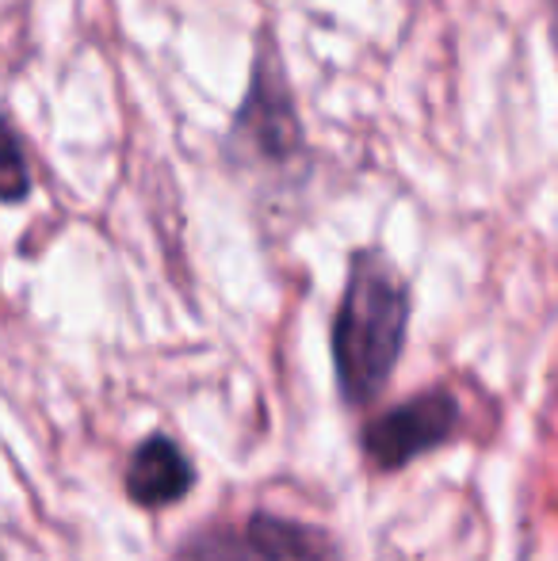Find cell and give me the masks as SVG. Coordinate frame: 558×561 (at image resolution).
I'll return each instance as SVG.
<instances>
[{
  "label": "cell",
  "instance_id": "obj_3",
  "mask_svg": "<svg viewBox=\"0 0 558 561\" xmlns=\"http://www.w3.org/2000/svg\"><path fill=\"white\" fill-rule=\"evenodd\" d=\"M459 424V401L447 390H429L387 409L364 428V450L379 470H402L424 450L452 439Z\"/></svg>",
  "mask_w": 558,
  "mask_h": 561
},
{
  "label": "cell",
  "instance_id": "obj_1",
  "mask_svg": "<svg viewBox=\"0 0 558 561\" xmlns=\"http://www.w3.org/2000/svg\"><path fill=\"white\" fill-rule=\"evenodd\" d=\"M410 287L383 252L360 249L333 318V367L349 405H372L402 359Z\"/></svg>",
  "mask_w": 558,
  "mask_h": 561
},
{
  "label": "cell",
  "instance_id": "obj_7",
  "mask_svg": "<svg viewBox=\"0 0 558 561\" xmlns=\"http://www.w3.org/2000/svg\"><path fill=\"white\" fill-rule=\"evenodd\" d=\"M31 195V169L20 134L0 115V203H23Z\"/></svg>",
  "mask_w": 558,
  "mask_h": 561
},
{
  "label": "cell",
  "instance_id": "obj_4",
  "mask_svg": "<svg viewBox=\"0 0 558 561\" xmlns=\"http://www.w3.org/2000/svg\"><path fill=\"white\" fill-rule=\"evenodd\" d=\"M192 485V462L169 436H149L135 447L127 466V496L138 508H169L184 501Z\"/></svg>",
  "mask_w": 558,
  "mask_h": 561
},
{
  "label": "cell",
  "instance_id": "obj_2",
  "mask_svg": "<svg viewBox=\"0 0 558 561\" xmlns=\"http://www.w3.org/2000/svg\"><path fill=\"white\" fill-rule=\"evenodd\" d=\"M234 146L261 161H287L303 153V123L295 115V100L287 89V73L276 54V43H264L253 66L246 104L234 118Z\"/></svg>",
  "mask_w": 558,
  "mask_h": 561
},
{
  "label": "cell",
  "instance_id": "obj_6",
  "mask_svg": "<svg viewBox=\"0 0 558 561\" xmlns=\"http://www.w3.org/2000/svg\"><path fill=\"white\" fill-rule=\"evenodd\" d=\"M249 531L261 535L283 561H333V547L321 531L306 524H291L280 516H253L249 519Z\"/></svg>",
  "mask_w": 558,
  "mask_h": 561
},
{
  "label": "cell",
  "instance_id": "obj_5",
  "mask_svg": "<svg viewBox=\"0 0 558 561\" xmlns=\"http://www.w3.org/2000/svg\"><path fill=\"white\" fill-rule=\"evenodd\" d=\"M180 561H283L261 535L249 527H207L180 547Z\"/></svg>",
  "mask_w": 558,
  "mask_h": 561
}]
</instances>
